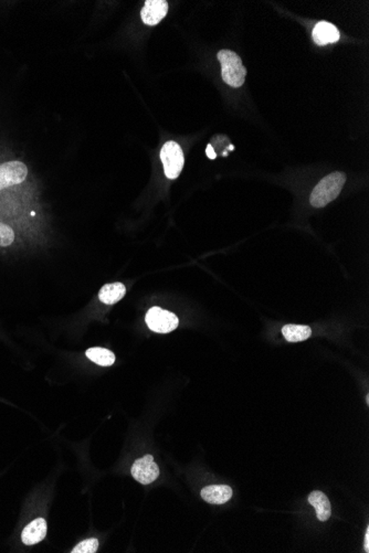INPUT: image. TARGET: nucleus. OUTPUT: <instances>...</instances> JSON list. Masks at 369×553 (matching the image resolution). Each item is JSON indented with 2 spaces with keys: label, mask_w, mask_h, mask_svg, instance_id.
I'll use <instances>...</instances> for the list:
<instances>
[{
  "label": "nucleus",
  "mask_w": 369,
  "mask_h": 553,
  "mask_svg": "<svg viewBox=\"0 0 369 553\" xmlns=\"http://www.w3.org/2000/svg\"><path fill=\"white\" fill-rule=\"evenodd\" d=\"M346 183V175L343 172H332L323 178L312 191L309 202L314 208H323L340 196V191Z\"/></svg>",
  "instance_id": "f257e3e1"
},
{
  "label": "nucleus",
  "mask_w": 369,
  "mask_h": 553,
  "mask_svg": "<svg viewBox=\"0 0 369 553\" xmlns=\"http://www.w3.org/2000/svg\"><path fill=\"white\" fill-rule=\"evenodd\" d=\"M218 60L221 64V76L225 83L232 88L244 85L246 70L236 52L230 50H221L218 52Z\"/></svg>",
  "instance_id": "f03ea898"
},
{
  "label": "nucleus",
  "mask_w": 369,
  "mask_h": 553,
  "mask_svg": "<svg viewBox=\"0 0 369 553\" xmlns=\"http://www.w3.org/2000/svg\"><path fill=\"white\" fill-rule=\"evenodd\" d=\"M160 160L168 179H176L181 175L185 164V157H183V149L176 141H167L162 146L160 150Z\"/></svg>",
  "instance_id": "7ed1b4c3"
},
{
  "label": "nucleus",
  "mask_w": 369,
  "mask_h": 553,
  "mask_svg": "<svg viewBox=\"0 0 369 553\" xmlns=\"http://www.w3.org/2000/svg\"><path fill=\"white\" fill-rule=\"evenodd\" d=\"M145 321L152 332L158 334L172 332L179 325V318L175 314L164 311L160 307L151 308L150 311L147 312Z\"/></svg>",
  "instance_id": "20e7f679"
},
{
  "label": "nucleus",
  "mask_w": 369,
  "mask_h": 553,
  "mask_svg": "<svg viewBox=\"0 0 369 553\" xmlns=\"http://www.w3.org/2000/svg\"><path fill=\"white\" fill-rule=\"evenodd\" d=\"M27 176L28 169L24 162H4L0 164V190L24 183Z\"/></svg>",
  "instance_id": "39448f33"
},
{
  "label": "nucleus",
  "mask_w": 369,
  "mask_h": 553,
  "mask_svg": "<svg viewBox=\"0 0 369 553\" xmlns=\"http://www.w3.org/2000/svg\"><path fill=\"white\" fill-rule=\"evenodd\" d=\"M132 476L143 485H148L160 476V468L152 455L137 459L132 466Z\"/></svg>",
  "instance_id": "423d86ee"
},
{
  "label": "nucleus",
  "mask_w": 369,
  "mask_h": 553,
  "mask_svg": "<svg viewBox=\"0 0 369 553\" xmlns=\"http://www.w3.org/2000/svg\"><path fill=\"white\" fill-rule=\"evenodd\" d=\"M168 13V3L165 0H147L141 9V21L148 26H156Z\"/></svg>",
  "instance_id": "0eeeda50"
},
{
  "label": "nucleus",
  "mask_w": 369,
  "mask_h": 553,
  "mask_svg": "<svg viewBox=\"0 0 369 553\" xmlns=\"http://www.w3.org/2000/svg\"><path fill=\"white\" fill-rule=\"evenodd\" d=\"M47 535V522L43 518H37L27 525L21 533V540L26 545L41 542Z\"/></svg>",
  "instance_id": "6e6552de"
},
{
  "label": "nucleus",
  "mask_w": 369,
  "mask_h": 553,
  "mask_svg": "<svg viewBox=\"0 0 369 553\" xmlns=\"http://www.w3.org/2000/svg\"><path fill=\"white\" fill-rule=\"evenodd\" d=\"M313 40L317 46H326L340 40V31L328 21H321L313 29Z\"/></svg>",
  "instance_id": "1a4fd4ad"
},
{
  "label": "nucleus",
  "mask_w": 369,
  "mask_h": 553,
  "mask_svg": "<svg viewBox=\"0 0 369 553\" xmlns=\"http://www.w3.org/2000/svg\"><path fill=\"white\" fill-rule=\"evenodd\" d=\"M202 498L212 505H223L230 500L232 489L227 485H210L202 489Z\"/></svg>",
  "instance_id": "9d476101"
},
{
  "label": "nucleus",
  "mask_w": 369,
  "mask_h": 553,
  "mask_svg": "<svg viewBox=\"0 0 369 553\" xmlns=\"http://www.w3.org/2000/svg\"><path fill=\"white\" fill-rule=\"evenodd\" d=\"M309 503L314 507L316 512L317 519L319 522H328L332 514L330 503L328 496L324 493L319 491H312L309 496Z\"/></svg>",
  "instance_id": "9b49d317"
},
{
  "label": "nucleus",
  "mask_w": 369,
  "mask_h": 553,
  "mask_svg": "<svg viewBox=\"0 0 369 553\" xmlns=\"http://www.w3.org/2000/svg\"><path fill=\"white\" fill-rule=\"evenodd\" d=\"M126 287L122 283L105 284L99 292V300L106 305H113L120 302L125 296Z\"/></svg>",
  "instance_id": "f8f14e48"
},
{
  "label": "nucleus",
  "mask_w": 369,
  "mask_h": 553,
  "mask_svg": "<svg viewBox=\"0 0 369 553\" xmlns=\"http://www.w3.org/2000/svg\"><path fill=\"white\" fill-rule=\"evenodd\" d=\"M85 355H87V357L89 358L92 363H97V365H101V367H110V365L116 363V355L111 350L106 349V348H89Z\"/></svg>",
  "instance_id": "ddd939ff"
},
{
  "label": "nucleus",
  "mask_w": 369,
  "mask_h": 553,
  "mask_svg": "<svg viewBox=\"0 0 369 553\" xmlns=\"http://www.w3.org/2000/svg\"><path fill=\"white\" fill-rule=\"evenodd\" d=\"M282 334L288 342H299L309 340L312 329L303 325H286L283 327Z\"/></svg>",
  "instance_id": "4468645a"
},
{
  "label": "nucleus",
  "mask_w": 369,
  "mask_h": 553,
  "mask_svg": "<svg viewBox=\"0 0 369 553\" xmlns=\"http://www.w3.org/2000/svg\"><path fill=\"white\" fill-rule=\"evenodd\" d=\"M99 548V540L95 538L87 539L76 545L71 552L72 553H95Z\"/></svg>",
  "instance_id": "2eb2a0df"
},
{
  "label": "nucleus",
  "mask_w": 369,
  "mask_h": 553,
  "mask_svg": "<svg viewBox=\"0 0 369 553\" xmlns=\"http://www.w3.org/2000/svg\"><path fill=\"white\" fill-rule=\"evenodd\" d=\"M15 240V233L9 225L0 223V246H9Z\"/></svg>",
  "instance_id": "dca6fc26"
},
{
  "label": "nucleus",
  "mask_w": 369,
  "mask_h": 553,
  "mask_svg": "<svg viewBox=\"0 0 369 553\" xmlns=\"http://www.w3.org/2000/svg\"><path fill=\"white\" fill-rule=\"evenodd\" d=\"M206 153H207L208 158H210V160H215L216 157H217V154H216L215 150H214L212 145H208Z\"/></svg>",
  "instance_id": "f3484780"
},
{
  "label": "nucleus",
  "mask_w": 369,
  "mask_h": 553,
  "mask_svg": "<svg viewBox=\"0 0 369 553\" xmlns=\"http://www.w3.org/2000/svg\"><path fill=\"white\" fill-rule=\"evenodd\" d=\"M368 538H369V529H367L366 535H365V550H366V552H369Z\"/></svg>",
  "instance_id": "a211bd4d"
},
{
  "label": "nucleus",
  "mask_w": 369,
  "mask_h": 553,
  "mask_svg": "<svg viewBox=\"0 0 369 553\" xmlns=\"http://www.w3.org/2000/svg\"><path fill=\"white\" fill-rule=\"evenodd\" d=\"M228 149L229 150H233V149H235V147H233V145H229Z\"/></svg>",
  "instance_id": "6ab92c4d"
}]
</instances>
